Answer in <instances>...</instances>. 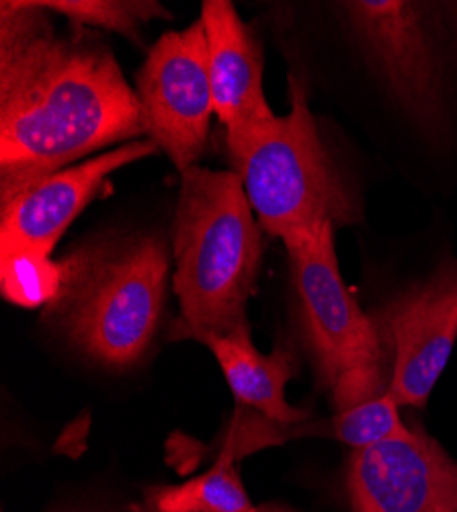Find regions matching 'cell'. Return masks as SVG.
<instances>
[{
  "label": "cell",
  "instance_id": "obj_6",
  "mask_svg": "<svg viewBox=\"0 0 457 512\" xmlns=\"http://www.w3.org/2000/svg\"><path fill=\"white\" fill-rule=\"evenodd\" d=\"M136 95L148 140L169 154L181 173L197 166L216 113L201 19L156 41L138 72Z\"/></svg>",
  "mask_w": 457,
  "mask_h": 512
},
{
  "label": "cell",
  "instance_id": "obj_7",
  "mask_svg": "<svg viewBox=\"0 0 457 512\" xmlns=\"http://www.w3.org/2000/svg\"><path fill=\"white\" fill-rule=\"evenodd\" d=\"M394 349L390 396L423 408L457 340V261L410 287L382 312Z\"/></svg>",
  "mask_w": 457,
  "mask_h": 512
},
{
  "label": "cell",
  "instance_id": "obj_5",
  "mask_svg": "<svg viewBox=\"0 0 457 512\" xmlns=\"http://www.w3.org/2000/svg\"><path fill=\"white\" fill-rule=\"evenodd\" d=\"M292 263L302 326L326 388L357 371L384 369L382 332L359 308L343 281L335 226L283 240Z\"/></svg>",
  "mask_w": 457,
  "mask_h": 512
},
{
  "label": "cell",
  "instance_id": "obj_9",
  "mask_svg": "<svg viewBox=\"0 0 457 512\" xmlns=\"http://www.w3.org/2000/svg\"><path fill=\"white\" fill-rule=\"evenodd\" d=\"M343 7L392 97L425 130H439L443 123L439 72L417 5L359 0Z\"/></svg>",
  "mask_w": 457,
  "mask_h": 512
},
{
  "label": "cell",
  "instance_id": "obj_11",
  "mask_svg": "<svg viewBox=\"0 0 457 512\" xmlns=\"http://www.w3.org/2000/svg\"><path fill=\"white\" fill-rule=\"evenodd\" d=\"M201 23L216 115L226 127V146H232L277 117L263 91L261 46L230 0H205Z\"/></svg>",
  "mask_w": 457,
  "mask_h": 512
},
{
  "label": "cell",
  "instance_id": "obj_17",
  "mask_svg": "<svg viewBox=\"0 0 457 512\" xmlns=\"http://www.w3.org/2000/svg\"><path fill=\"white\" fill-rule=\"evenodd\" d=\"M251 512H285V510L275 508V506H259V508H253Z\"/></svg>",
  "mask_w": 457,
  "mask_h": 512
},
{
  "label": "cell",
  "instance_id": "obj_2",
  "mask_svg": "<svg viewBox=\"0 0 457 512\" xmlns=\"http://www.w3.org/2000/svg\"><path fill=\"white\" fill-rule=\"evenodd\" d=\"M261 230L236 170L191 166L181 173L175 211L179 330L228 336L246 324L261 267Z\"/></svg>",
  "mask_w": 457,
  "mask_h": 512
},
{
  "label": "cell",
  "instance_id": "obj_12",
  "mask_svg": "<svg viewBox=\"0 0 457 512\" xmlns=\"http://www.w3.org/2000/svg\"><path fill=\"white\" fill-rule=\"evenodd\" d=\"M201 343L216 355L240 406L253 408L269 422L281 426L306 422L304 410L285 402V383L294 375V361L287 351L275 349L271 355H261L248 328L228 336H205Z\"/></svg>",
  "mask_w": 457,
  "mask_h": 512
},
{
  "label": "cell",
  "instance_id": "obj_10",
  "mask_svg": "<svg viewBox=\"0 0 457 512\" xmlns=\"http://www.w3.org/2000/svg\"><path fill=\"white\" fill-rule=\"evenodd\" d=\"M152 140H134L99 154L80 166L64 168L0 203V250H33L52 254L60 236L78 213L121 166L152 156Z\"/></svg>",
  "mask_w": 457,
  "mask_h": 512
},
{
  "label": "cell",
  "instance_id": "obj_15",
  "mask_svg": "<svg viewBox=\"0 0 457 512\" xmlns=\"http://www.w3.org/2000/svg\"><path fill=\"white\" fill-rule=\"evenodd\" d=\"M62 287L60 263L33 250H0V291L21 308L50 306Z\"/></svg>",
  "mask_w": 457,
  "mask_h": 512
},
{
  "label": "cell",
  "instance_id": "obj_13",
  "mask_svg": "<svg viewBox=\"0 0 457 512\" xmlns=\"http://www.w3.org/2000/svg\"><path fill=\"white\" fill-rule=\"evenodd\" d=\"M335 416L330 435L353 449H365L390 439L410 437L398 404L390 396L386 373H355L332 388Z\"/></svg>",
  "mask_w": 457,
  "mask_h": 512
},
{
  "label": "cell",
  "instance_id": "obj_4",
  "mask_svg": "<svg viewBox=\"0 0 457 512\" xmlns=\"http://www.w3.org/2000/svg\"><path fill=\"white\" fill-rule=\"evenodd\" d=\"M292 109L228 146L259 222L281 240L355 222L357 213L320 140L302 80L289 74Z\"/></svg>",
  "mask_w": 457,
  "mask_h": 512
},
{
  "label": "cell",
  "instance_id": "obj_1",
  "mask_svg": "<svg viewBox=\"0 0 457 512\" xmlns=\"http://www.w3.org/2000/svg\"><path fill=\"white\" fill-rule=\"evenodd\" d=\"M39 3H0V203L66 164L144 134L113 52L58 33Z\"/></svg>",
  "mask_w": 457,
  "mask_h": 512
},
{
  "label": "cell",
  "instance_id": "obj_16",
  "mask_svg": "<svg viewBox=\"0 0 457 512\" xmlns=\"http://www.w3.org/2000/svg\"><path fill=\"white\" fill-rule=\"evenodd\" d=\"M46 11L60 13L76 25H91L140 39V29L154 19H169V11L152 0H44Z\"/></svg>",
  "mask_w": 457,
  "mask_h": 512
},
{
  "label": "cell",
  "instance_id": "obj_8",
  "mask_svg": "<svg viewBox=\"0 0 457 512\" xmlns=\"http://www.w3.org/2000/svg\"><path fill=\"white\" fill-rule=\"evenodd\" d=\"M347 488L355 512H457V461L421 431L355 449Z\"/></svg>",
  "mask_w": 457,
  "mask_h": 512
},
{
  "label": "cell",
  "instance_id": "obj_3",
  "mask_svg": "<svg viewBox=\"0 0 457 512\" xmlns=\"http://www.w3.org/2000/svg\"><path fill=\"white\" fill-rule=\"evenodd\" d=\"M60 269L62 287L44 318L91 361L109 369L136 365L152 343L164 306V238H97L68 252Z\"/></svg>",
  "mask_w": 457,
  "mask_h": 512
},
{
  "label": "cell",
  "instance_id": "obj_14",
  "mask_svg": "<svg viewBox=\"0 0 457 512\" xmlns=\"http://www.w3.org/2000/svg\"><path fill=\"white\" fill-rule=\"evenodd\" d=\"M150 502L154 512H251L255 508L240 482L230 449H224L205 474L179 486L156 488Z\"/></svg>",
  "mask_w": 457,
  "mask_h": 512
}]
</instances>
